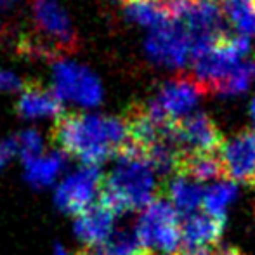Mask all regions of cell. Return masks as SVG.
I'll return each mask as SVG.
<instances>
[{
    "instance_id": "d6a6232c",
    "label": "cell",
    "mask_w": 255,
    "mask_h": 255,
    "mask_svg": "<svg viewBox=\"0 0 255 255\" xmlns=\"http://www.w3.org/2000/svg\"><path fill=\"white\" fill-rule=\"evenodd\" d=\"M84 255H92V254H84Z\"/></svg>"
},
{
    "instance_id": "603a6c76",
    "label": "cell",
    "mask_w": 255,
    "mask_h": 255,
    "mask_svg": "<svg viewBox=\"0 0 255 255\" xmlns=\"http://www.w3.org/2000/svg\"><path fill=\"white\" fill-rule=\"evenodd\" d=\"M142 250L144 249L139 243L135 233L117 231L101 247L99 255H141Z\"/></svg>"
},
{
    "instance_id": "f546056e",
    "label": "cell",
    "mask_w": 255,
    "mask_h": 255,
    "mask_svg": "<svg viewBox=\"0 0 255 255\" xmlns=\"http://www.w3.org/2000/svg\"><path fill=\"white\" fill-rule=\"evenodd\" d=\"M250 115H252V120H254V124H255V99L252 101V106H250Z\"/></svg>"
},
{
    "instance_id": "7c38bea8",
    "label": "cell",
    "mask_w": 255,
    "mask_h": 255,
    "mask_svg": "<svg viewBox=\"0 0 255 255\" xmlns=\"http://www.w3.org/2000/svg\"><path fill=\"white\" fill-rule=\"evenodd\" d=\"M31 17L42 37L54 47H70L75 42L73 21L59 0H33Z\"/></svg>"
},
{
    "instance_id": "4316f807",
    "label": "cell",
    "mask_w": 255,
    "mask_h": 255,
    "mask_svg": "<svg viewBox=\"0 0 255 255\" xmlns=\"http://www.w3.org/2000/svg\"><path fill=\"white\" fill-rule=\"evenodd\" d=\"M54 255H71V254L68 252L63 245H56V247H54Z\"/></svg>"
},
{
    "instance_id": "3957f363",
    "label": "cell",
    "mask_w": 255,
    "mask_h": 255,
    "mask_svg": "<svg viewBox=\"0 0 255 255\" xmlns=\"http://www.w3.org/2000/svg\"><path fill=\"white\" fill-rule=\"evenodd\" d=\"M51 92L61 103H70L82 110H94L104 99V87L98 75L70 57L52 61Z\"/></svg>"
},
{
    "instance_id": "f1b7e54d",
    "label": "cell",
    "mask_w": 255,
    "mask_h": 255,
    "mask_svg": "<svg viewBox=\"0 0 255 255\" xmlns=\"http://www.w3.org/2000/svg\"><path fill=\"white\" fill-rule=\"evenodd\" d=\"M181 255H214L208 250H198V252H182Z\"/></svg>"
},
{
    "instance_id": "5bb4252c",
    "label": "cell",
    "mask_w": 255,
    "mask_h": 255,
    "mask_svg": "<svg viewBox=\"0 0 255 255\" xmlns=\"http://www.w3.org/2000/svg\"><path fill=\"white\" fill-rule=\"evenodd\" d=\"M224 222L208 215L207 212H195L186 215L181 222V243L184 252H198L217 247Z\"/></svg>"
},
{
    "instance_id": "4dcf8cb0",
    "label": "cell",
    "mask_w": 255,
    "mask_h": 255,
    "mask_svg": "<svg viewBox=\"0 0 255 255\" xmlns=\"http://www.w3.org/2000/svg\"><path fill=\"white\" fill-rule=\"evenodd\" d=\"M141 255H163V254H156V252H149V250H142Z\"/></svg>"
},
{
    "instance_id": "6da1fadb",
    "label": "cell",
    "mask_w": 255,
    "mask_h": 255,
    "mask_svg": "<svg viewBox=\"0 0 255 255\" xmlns=\"http://www.w3.org/2000/svg\"><path fill=\"white\" fill-rule=\"evenodd\" d=\"M54 139L61 151L70 153L85 165L99 167L118 154L130 141L128 122L99 113H75L57 120Z\"/></svg>"
},
{
    "instance_id": "7a4b0ae2",
    "label": "cell",
    "mask_w": 255,
    "mask_h": 255,
    "mask_svg": "<svg viewBox=\"0 0 255 255\" xmlns=\"http://www.w3.org/2000/svg\"><path fill=\"white\" fill-rule=\"evenodd\" d=\"M156 175L144 151L128 144L117 154V161L104 182L101 202L117 214L146 207L154 200Z\"/></svg>"
},
{
    "instance_id": "9a60e30c",
    "label": "cell",
    "mask_w": 255,
    "mask_h": 255,
    "mask_svg": "<svg viewBox=\"0 0 255 255\" xmlns=\"http://www.w3.org/2000/svg\"><path fill=\"white\" fill-rule=\"evenodd\" d=\"M17 113L26 120H52L61 118L63 103L42 87H26L17 99Z\"/></svg>"
},
{
    "instance_id": "9c48e42d",
    "label": "cell",
    "mask_w": 255,
    "mask_h": 255,
    "mask_svg": "<svg viewBox=\"0 0 255 255\" xmlns=\"http://www.w3.org/2000/svg\"><path fill=\"white\" fill-rule=\"evenodd\" d=\"M103 174L98 167L84 165L75 172L68 174L63 181L57 184L54 193V203L57 208L66 214L80 215L96 200V195L101 186Z\"/></svg>"
},
{
    "instance_id": "cb8c5ba5",
    "label": "cell",
    "mask_w": 255,
    "mask_h": 255,
    "mask_svg": "<svg viewBox=\"0 0 255 255\" xmlns=\"http://www.w3.org/2000/svg\"><path fill=\"white\" fill-rule=\"evenodd\" d=\"M17 142V154H21L24 161L37 158L40 154L45 153V142L42 134L37 128H26V130L19 132V135H16Z\"/></svg>"
},
{
    "instance_id": "8992f818",
    "label": "cell",
    "mask_w": 255,
    "mask_h": 255,
    "mask_svg": "<svg viewBox=\"0 0 255 255\" xmlns=\"http://www.w3.org/2000/svg\"><path fill=\"white\" fill-rule=\"evenodd\" d=\"M250 52V40L247 37H228L217 45L196 54L193 57L195 78L205 87V91L214 92V89L247 59Z\"/></svg>"
},
{
    "instance_id": "d4e9b609",
    "label": "cell",
    "mask_w": 255,
    "mask_h": 255,
    "mask_svg": "<svg viewBox=\"0 0 255 255\" xmlns=\"http://www.w3.org/2000/svg\"><path fill=\"white\" fill-rule=\"evenodd\" d=\"M23 89V80L17 73L9 70H0V94L2 92H17Z\"/></svg>"
},
{
    "instance_id": "4fadbf2b",
    "label": "cell",
    "mask_w": 255,
    "mask_h": 255,
    "mask_svg": "<svg viewBox=\"0 0 255 255\" xmlns=\"http://www.w3.org/2000/svg\"><path fill=\"white\" fill-rule=\"evenodd\" d=\"M117 212L106 203L99 202L89 207L75 221V235L87 247L104 245L113 235Z\"/></svg>"
},
{
    "instance_id": "d6986e66",
    "label": "cell",
    "mask_w": 255,
    "mask_h": 255,
    "mask_svg": "<svg viewBox=\"0 0 255 255\" xmlns=\"http://www.w3.org/2000/svg\"><path fill=\"white\" fill-rule=\"evenodd\" d=\"M236 196H238V189L233 181H222L221 179V181L212 182L208 188H205L202 205L203 212L224 222L228 208L236 200Z\"/></svg>"
},
{
    "instance_id": "52a82bcc",
    "label": "cell",
    "mask_w": 255,
    "mask_h": 255,
    "mask_svg": "<svg viewBox=\"0 0 255 255\" xmlns=\"http://www.w3.org/2000/svg\"><path fill=\"white\" fill-rule=\"evenodd\" d=\"M144 52L153 64L168 70H181L193 59V42L181 21L153 30L144 40Z\"/></svg>"
},
{
    "instance_id": "ac0fdd59",
    "label": "cell",
    "mask_w": 255,
    "mask_h": 255,
    "mask_svg": "<svg viewBox=\"0 0 255 255\" xmlns=\"http://www.w3.org/2000/svg\"><path fill=\"white\" fill-rule=\"evenodd\" d=\"M124 10L130 23L146 28L148 31L158 30L172 21L161 0H127Z\"/></svg>"
},
{
    "instance_id": "277c9868",
    "label": "cell",
    "mask_w": 255,
    "mask_h": 255,
    "mask_svg": "<svg viewBox=\"0 0 255 255\" xmlns=\"http://www.w3.org/2000/svg\"><path fill=\"white\" fill-rule=\"evenodd\" d=\"M134 233L144 250L170 255L181 245L179 214L168 200L154 198L144 207Z\"/></svg>"
},
{
    "instance_id": "2e32d148",
    "label": "cell",
    "mask_w": 255,
    "mask_h": 255,
    "mask_svg": "<svg viewBox=\"0 0 255 255\" xmlns=\"http://www.w3.org/2000/svg\"><path fill=\"white\" fill-rule=\"evenodd\" d=\"M203 195L205 188L202 182L182 172H177L168 184V202L172 203L177 214L184 217L198 212V208L203 205Z\"/></svg>"
},
{
    "instance_id": "8fae6325",
    "label": "cell",
    "mask_w": 255,
    "mask_h": 255,
    "mask_svg": "<svg viewBox=\"0 0 255 255\" xmlns=\"http://www.w3.org/2000/svg\"><path fill=\"white\" fill-rule=\"evenodd\" d=\"M175 139L182 154H215L224 142L215 122L205 113H193L177 122Z\"/></svg>"
},
{
    "instance_id": "484cf974",
    "label": "cell",
    "mask_w": 255,
    "mask_h": 255,
    "mask_svg": "<svg viewBox=\"0 0 255 255\" xmlns=\"http://www.w3.org/2000/svg\"><path fill=\"white\" fill-rule=\"evenodd\" d=\"M17 154L16 137H5L0 141V170Z\"/></svg>"
},
{
    "instance_id": "30bf717a",
    "label": "cell",
    "mask_w": 255,
    "mask_h": 255,
    "mask_svg": "<svg viewBox=\"0 0 255 255\" xmlns=\"http://www.w3.org/2000/svg\"><path fill=\"white\" fill-rule=\"evenodd\" d=\"M222 174L229 181L255 188V132L242 130L222 142L219 149Z\"/></svg>"
},
{
    "instance_id": "ba28073f",
    "label": "cell",
    "mask_w": 255,
    "mask_h": 255,
    "mask_svg": "<svg viewBox=\"0 0 255 255\" xmlns=\"http://www.w3.org/2000/svg\"><path fill=\"white\" fill-rule=\"evenodd\" d=\"M175 21H181L191 37L193 57L229 37L226 16L215 0H193L188 10Z\"/></svg>"
},
{
    "instance_id": "44dd1931",
    "label": "cell",
    "mask_w": 255,
    "mask_h": 255,
    "mask_svg": "<svg viewBox=\"0 0 255 255\" xmlns=\"http://www.w3.org/2000/svg\"><path fill=\"white\" fill-rule=\"evenodd\" d=\"M255 80V61L245 59L214 89L212 94L221 98H235V96L245 94Z\"/></svg>"
},
{
    "instance_id": "e0dca14e",
    "label": "cell",
    "mask_w": 255,
    "mask_h": 255,
    "mask_svg": "<svg viewBox=\"0 0 255 255\" xmlns=\"http://www.w3.org/2000/svg\"><path fill=\"white\" fill-rule=\"evenodd\" d=\"M66 167V154L59 149L24 161V177L35 188H45L57 181Z\"/></svg>"
},
{
    "instance_id": "1f68e13d",
    "label": "cell",
    "mask_w": 255,
    "mask_h": 255,
    "mask_svg": "<svg viewBox=\"0 0 255 255\" xmlns=\"http://www.w3.org/2000/svg\"><path fill=\"white\" fill-rule=\"evenodd\" d=\"M0 30H2V21H0Z\"/></svg>"
},
{
    "instance_id": "5b68a950",
    "label": "cell",
    "mask_w": 255,
    "mask_h": 255,
    "mask_svg": "<svg viewBox=\"0 0 255 255\" xmlns=\"http://www.w3.org/2000/svg\"><path fill=\"white\" fill-rule=\"evenodd\" d=\"M205 94L207 91L196 78L177 77L161 85L158 94L142 111L160 124H177L193 115V110Z\"/></svg>"
},
{
    "instance_id": "7402d4cb",
    "label": "cell",
    "mask_w": 255,
    "mask_h": 255,
    "mask_svg": "<svg viewBox=\"0 0 255 255\" xmlns=\"http://www.w3.org/2000/svg\"><path fill=\"white\" fill-rule=\"evenodd\" d=\"M226 19L235 24L242 37H255V2L252 0H221Z\"/></svg>"
},
{
    "instance_id": "ffe728a7",
    "label": "cell",
    "mask_w": 255,
    "mask_h": 255,
    "mask_svg": "<svg viewBox=\"0 0 255 255\" xmlns=\"http://www.w3.org/2000/svg\"><path fill=\"white\" fill-rule=\"evenodd\" d=\"M177 172H182L198 182L217 181L224 175L219 154H182Z\"/></svg>"
},
{
    "instance_id": "83f0119b",
    "label": "cell",
    "mask_w": 255,
    "mask_h": 255,
    "mask_svg": "<svg viewBox=\"0 0 255 255\" xmlns=\"http://www.w3.org/2000/svg\"><path fill=\"white\" fill-rule=\"evenodd\" d=\"M17 0H0V9H10Z\"/></svg>"
}]
</instances>
